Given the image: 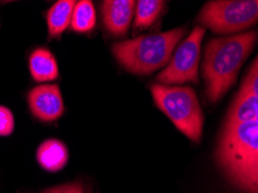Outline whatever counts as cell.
I'll return each mask as SVG.
<instances>
[{
	"mask_svg": "<svg viewBox=\"0 0 258 193\" xmlns=\"http://www.w3.org/2000/svg\"><path fill=\"white\" fill-rule=\"evenodd\" d=\"M30 112L42 121H54L64 113V102L57 85L36 86L28 93Z\"/></svg>",
	"mask_w": 258,
	"mask_h": 193,
	"instance_id": "8",
	"label": "cell"
},
{
	"mask_svg": "<svg viewBox=\"0 0 258 193\" xmlns=\"http://www.w3.org/2000/svg\"><path fill=\"white\" fill-rule=\"evenodd\" d=\"M29 71L37 82L52 81L58 78L59 71L53 54L48 49L38 48L29 57Z\"/></svg>",
	"mask_w": 258,
	"mask_h": 193,
	"instance_id": "11",
	"label": "cell"
},
{
	"mask_svg": "<svg viewBox=\"0 0 258 193\" xmlns=\"http://www.w3.org/2000/svg\"><path fill=\"white\" fill-rule=\"evenodd\" d=\"M256 42V30L210 41L202 71L206 96L211 103H217L234 85L238 71L251 53Z\"/></svg>",
	"mask_w": 258,
	"mask_h": 193,
	"instance_id": "2",
	"label": "cell"
},
{
	"mask_svg": "<svg viewBox=\"0 0 258 193\" xmlns=\"http://www.w3.org/2000/svg\"><path fill=\"white\" fill-rule=\"evenodd\" d=\"M205 29L201 26L195 27L177 50L173 53L169 64L156 79L161 85H181L186 82L198 84L201 45Z\"/></svg>",
	"mask_w": 258,
	"mask_h": 193,
	"instance_id": "6",
	"label": "cell"
},
{
	"mask_svg": "<svg viewBox=\"0 0 258 193\" xmlns=\"http://www.w3.org/2000/svg\"><path fill=\"white\" fill-rule=\"evenodd\" d=\"M96 25V11L92 0H80L74 6L71 26L77 33H89Z\"/></svg>",
	"mask_w": 258,
	"mask_h": 193,
	"instance_id": "13",
	"label": "cell"
},
{
	"mask_svg": "<svg viewBox=\"0 0 258 193\" xmlns=\"http://www.w3.org/2000/svg\"><path fill=\"white\" fill-rule=\"evenodd\" d=\"M257 20L258 0H211L197 17L198 23L219 35L240 33Z\"/></svg>",
	"mask_w": 258,
	"mask_h": 193,
	"instance_id": "5",
	"label": "cell"
},
{
	"mask_svg": "<svg viewBox=\"0 0 258 193\" xmlns=\"http://www.w3.org/2000/svg\"><path fill=\"white\" fill-rule=\"evenodd\" d=\"M258 118V61L255 58L240 92L227 113V123H240Z\"/></svg>",
	"mask_w": 258,
	"mask_h": 193,
	"instance_id": "7",
	"label": "cell"
},
{
	"mask_svg": "<svg viewBox=\"0 0 258 193\" xmlns=\"http://www.w3.org/2000/svg\"><path fill=\"white\" fill-rule=\"evenodd\" d=\"M37 162L46 171L57 172L69 161V151L59 140L49 139L40 145L36 153Z\"/></svg>",
	"mask_w": 258,
	"mask_h": 193,
	"instance_id": "10",
	"label": "cell"
},
{
	"mask_svg": "<svg viewBox=\"0 0 258 193\" xmlns=\"http://www.w3.org/2000/svg\"><path fill=\"white\" fill-rule=\"evenodd\" d=\"M42 193H86V190L81 182H72L48 188Z\"/></svg>",
	"mask_w": 258,
	"mask_h": 193,
	"instance_id": "16",
	"label": "cell"
},
{
	"mask_svg": "<svg viewBox=\"0 0 258 193\" xmlns=\"http://www.w3.org/2000/svg\"><path fill=\"white\" fill-rule=\"evenodd\" d=\"M77 0H58L48 11L46 23L50 37L57 38L71 25L72 14Z\"/></svg>",
	"mask_w": 258,
	"mask_h": 193,
	"instance_id": "12",
	"label": "cell"
},
{
	"mask_svg": "<svg viewBox=\"0 0 258 193\" xmlns=\"http://www.w3.org/2000/svg\"><path fill=\"white\" fill-rule=\"evenodd\" d=\"M14 116L10 109L0 105V137H7L13 133Z\"/></svg>",
	"mask_w": 258,
	"mask_h": 193,
	"instance_id": "15",
	"label": "cell"
},
{
	"mask_svg": "<svg viewBox=\"0 0 258 193\" xmlns=\"http://www.w3.org/2000/svg\"><path fill=\"white\" fill-rule=\"evenodd\" d=\"M185 31L184 27H181L116 43L111 48L112 54L128 72L146 76L168 64Z\"/></svg>",
	"mask_w": 258,
	"mask_h": 193,
	"instance_id": "3",
	"label": "cell"
},
{
	"mask_svg": "<svg viewBox=\"0 0 258 193\" xmlns=\"http://www.w3.org/2000/svg\"><path fill=\"white\" fill-rule=\"evenodd\" d=\"M11 2H17V0H0V4H7V3H11Z\"/></svg>",
	"mask_w": 258,
	"mask_h": 193,
	"instance_id": "17",
	"label": "cell"
},
{
	"mask_svg": "<svg viewBox=\"0 0 258 193\" xmlns=\"http://www.w3.org/2000/svg\"><path fill=\"white\" fill-rule=\"evenodd\" d=\"M136 0H103L102 18L105 29L114 36L127 33L135 15Z\"/></svg>",
	"mask_w": 258,
	"mask_h": 193,
	"instance_id": "9",
	"label": "cell"
},
{
	"mask_svg": "<svg viewBox=\"0 0 258 193\" xmlns=\"http://www.w3.org/2000/svg\"><path fill=\"white\" fill-rule=\"evenodd\" d=\"M152 95L158 108L173 121L176 128L194 143H199L204 125L201 104L191 87L153 85Z\"/></svg>",
	"mask_w": 258,
	"mask_h": 193,
	"instance_id": "4",
	"label": "cell"
},
{
	"mask_svg": "<svg viewBox=\"0 0 258 193\" xmlns=\"http://www.w3.org/2000/svg\"><path fill=\"white\" fill-rule=\"evenodd\" d=\"M217 160L232 183L247 193L258 190V118L240 123L225 121Z\"/></svg>",
	"mask_w": 258,
	"mask_h": 193,
	"instance_id": "1",
	"label": "cell"
},
{
	"mask_svg": "<svg viewBox=\"0 0 258 193\" xmlns=\"http://www.w3.org/2000/svg\"><path fill=\"white\" fill-rule=\"evenodd\" d=\"M165 0H137L135 9V28L147 29L161 14Z\"/></svg>",
	"mask_w": 258,
	"mask_h": 193,
	"instance_id": "14",
	"label": "cell"
}]
</instances>
